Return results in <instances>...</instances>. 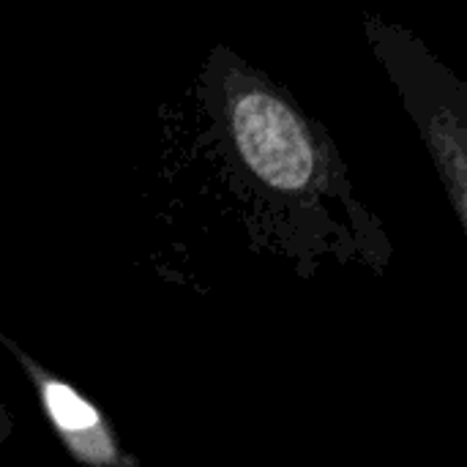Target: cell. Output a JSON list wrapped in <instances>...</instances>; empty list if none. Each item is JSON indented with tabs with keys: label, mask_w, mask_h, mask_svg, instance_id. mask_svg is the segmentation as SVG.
I'll use <instances>...</instances> for the list:
<instances>
[{
	"label": "cell",
	"mask_w": 467,
	"mask_h": 467,
	"mask_svg": "<svg viewBox=\"0 0 467 467\" xmlns=\"http://www.w3.org/2000/svg\"><path fill=\"white\" fill-rule=\"evenodd\" d=\"M197 148L249 241L304 279L323 265L386 274L394 244L326 131L279 82L227 44L197 79Z\"/></svg>",
	"instance_id": "6da1fadb"
},
{
	"label": "cell",
	"mask_w": 467,
	"mask_h": 467,
	"mask_svg": "<svg viewBox=\"0 0 467 467\" xmlns=\"http://www.w3.org/2000/svg\"><path fill=\"white\" fill-rule=\"evenodd\" d=\"M364 36L467 235V82L402 22L367 11Z\"/></svg>",
	"instance_id": "7a4b0ae2"
},
{
	"label": "cell",
	"mask_w": 467,
	"mask_h": 467,
	"mask_svg": "<svg viewBox=\"0 0 467 467\" xmlns=\"http://www.w3.org/2000/svg\"><path fill=\"white\" fill-rule=\"evenodd\" d=\"M0 345L8 350V356L25 372V378L33 389V397H36V402H38V408H41V413L52 430V435L57 438L63 451L77 465L145 467L137 454H131L120 443L109 416L93 400H88L77 386H71L68 380L55 375L52 369H47L38 358H33L11 337L0 334Z\"/></svg>",
	"instance_id": "3957f363"
},
{
	"label": "cell",
	"mask_w": 467,
	"mask_h": 467,
	"mask_svg": "<svg viewBox=\"0 0 467 467\" xmlns=\"http://www.w3.org/2000/svg\"><path fill=\"white\" fill-rule=\"evenodd\" d=\"M11 432H14V419H11V410L5 408V402L0 397V446L11 438Z\"/></svg>",
	"instance_id": "277c9868"
}]
</instances>
